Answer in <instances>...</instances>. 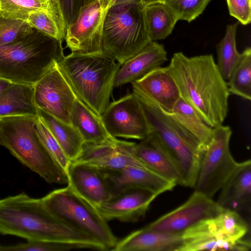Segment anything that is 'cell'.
Wrapping results in <instances>:
<instances>
[{
  "mask_svg": "<svg viewBox=\"0 0 251 251\" xmlns=\"http://www.w3.org/2000/svg\"><path fill=\"white\" fill-rule=\"evenodd\" d=\"M227 84L229 93L251 100V49L247 48L234 67Z\"/></svg>",
  "mask_w": 251,
  "mask_h": 251,
  "instance_id": "f546056e",
  "label": "cell"
},
{
  "mask_svg": "<svg viewBox=\"0 0 251 251\" xmlns=\"http://www.w3.org/2000/svg\"><path fill=\"white\" fill-rule=\"evenodd\" d=\"M93 0H58L67 27L77 17L81 9Z\"/></svg>",
  "mask_w": 251,
  "mask_h": 251,
  "instance_id": "74e56055",
  "label": "cell"
},
{
  "mask_svg": "<svg viewBox=\"0 0 251 251\" xmlns=\"http://www.w3.org/2000/svg\"><path fill=\"white\" fill-rule=\"evenodd\" d=\"M70 120L81 136L84 144H100L114 138L106 131L100 117L77 97L72 108Z\"/></svg>",
  "mask_w": 251,
  "mask_h": 251,
  "instance_id": "603a6c76",
  "label": "cell"
},
{
  "mask_svg": "<svg viewBox=\"0 0 251 251\" xmlns=\"http://www.w3.org/2000/svg\"><path fill=\"white\" fill-rule=\"evenodd\" d=\"M100 119L114 138L142 140L151 132L143 109L133 93L109 102Z\"/></svg>",
  "mask_w": 251,
  "mask_h": 251,
  "instance_id": "8fae6325",
  "label": "cell"
},
{
  "mask_svg": "<svg viewBox=\"0 0 251 251\" xmlns=\"http://www.w3.org/2000/svg\"><path fill=\"white\" fill-rule=\"evenodd\" d=\"M78 249L98 250L91 244L68 241L33 240L26 242L3 246H0V251H66Z\"/></svg>",
  "mask_w": 251,
  "mask_h": 251,
  "instance_id": "d6a6232c",
  "label": "cell"
},
{
  "mask_svg": "<svg viewBox=\"0 0 251 251\" xmlns=\"http://www.w3.org/2000/svg\"><path fill=\"white\" fill-rule=\"evenodd\" d=\"M33 31L26 21L7 19L0 14V46L21 40Z\"/></svg>",
  "mask_w": 251,
  "mask_h": 251,
  "instance_id": "836d02e7",
  "label": "cell"
},
{
  "mask_svg": "<svg viewBox=\"0 0 251 251\" xmlns=\"http://www.w3.org/2000/svg\"><path fill=\"white\" fill-rule=\"evenodd\" d=\"M66 172L67 184L95 206L112 197L109 186L101 169L86 163L72 161Z\"/></svg>",
  "mask_w": 251,
  "mask_h": 251,
  "instance_id": "2e32d148",
  "label": "cell"
},
{
  "mask_svg": "<svg viewBox=\"0 0 251 251\" xmlns=\"http://www.w3.org/2000/svg\"><path fill=\"white\" fill-rule=\"evenodd\" d=\"M229 13L239 23L247 25L251 22V0H226Z\"/></svg>",
  "mask_w": 251,
  "mask_h": 251,
  "instance_id": "8d00e7d4",
  "label": "cell"
},
{
  "mask_svg": "<svg viewBox=\"0 0 251 251\" xmlns=\"http://www.w3.org/2000/svg\"><path fill=\"white\" fill-rule=\"evenodd\" d=\"M216 203L222 209L239 213L250 205L251 200V161L239 163L220 189Z\"/></svg>",
  "mask_w": 251,
  "mask_h": 251,
  "instance_id": "ffe728a7",
  "label": "cell"
},
{
  "mask_svg": "<svg viewBox=\"0 0 251 251\" xmlns=\"http://www.w3.org/2000/svg\"><path fill=\"white\" fill-rule=\"evenodd\" d=\"M142 1L113 5L104 22L103 50L121 65L151 42Z\"/></svg>",
  "mask_w": 251,
  "mask_h": 251,
  "instance_id": "52a82bcc",
  "label": "cell"
},
{
  "mask_svg": "<svg viewBox=\"0 0 251 251\" xmlns=\"http://www.w3.org/2000/svg\"><path fill=\"white\" fill-rule=\"evenodd\" d=\"M223 210L212 198L195 191L182 205L145 227L161 232L182 233L199 222L213 217Z\"/></svg>",
  "mask_w": 251,
  "mask_h": 251,
  "instance_id": "4fadbf2b",
  "label": "cell"
},
{
  "mask_svg": "<svg viewBox=\"0 0 251 251\" xmlns=\"http://www.w3.org/2000/svg\"><path fill=\"white\" fill-rule=\"evenodd\" d=\"M58 65L76 97L100 117L109 103L121 64L109 53L72 52Z\"/></svg>",
  "mask_w": 251,
  "mask_h": 251,
  "instance_id": "3957f363",
  "label": "cell"
},
{
  "mask_svg": "<svg viewBox=\"0 0 251 251\" xmlns=\"http://www.w3.org/2000/svg\"><path fill=\"white\" fill-rule=\"evenodd\" d=\"M38 116L44 124L62 149L71 161L76 159L84 144L83 139L77 130L71 125L38 108Z\"/></svg>",
  "mask_w": 251,
  "mask_h": 251,
  "instance_id": "484cf974",
  "label": "cell"
},
{
  "mask_svg": "<svg viewBox=\"0 0 251 251\" xmlns=\"http://www.w3.org/2000/svg\"><path fill=\"white\" fill-rule=\"evenodd\" d=\"M158 195L148 190L131 188L123 190L96 207L107 222H136L143 218Z\"/></svg>",
  "mask_w": 251,
  "mask_h": 251,
  "instance_id": "9a60e30c",
  "label": "cell"
},
{
  "mask_svg": "<svg viewBox=\"0 0 251 251\" xmlns=\"http://www.w3.org/2000/svg\"><path fill=\"white\" fill-rule=\"evenodd\" d=\"M164 0H142V2L147 5L154 2H163Z\"/></svg>",
  "mask_w": 251,
  "mask_h": 251,
  "instance_id": "60d3db41",
  "label": "cell"
},
{
  "mask_svg": "<svg viewBox=\"0 0 251 251\" xmlns=\"http://www.w3.org/2000/svg\"><path fill=\"white\" fill-rule=\"evenodd\" d=\"M132 153L147 169L176 185H182L180 176L153 133L139 143H133Z\"/></svg>",
  "mask_w": 251,
  "mask_h": 251,
  "instance_id": "44dd1931",
  "label": "cell"
},
{
  "mask_svg": "<svg viewBox=\"0 0 251 251\" xmlns=\"http://www.w3.org/2000/svg\"><path fill=\"white\" fill-rule=\"evenodd\" d=\"M0 46V77L33 85L65 56L62 41L41 33Z\"/></svg>",
  "mask_w": 251,
  "mask_h": 251,
  "instance_id": "277c9868",
  "label": "cell"
},
{
  "mask_svg": "<svg viewBox=\"0 0 251 251\" xmlns=\"http://www.w3.org/2000/svg\"><path fill=\"white\" fill-rule=\"evenodd\" d=\"M180 98L214 128L222 125L228 112L229 92L212 54L188 57L175 53L168 66Z\"/></svg>",
  "mask_w": 251,
  "mask_h": 251,
  "instance_id": "6da1fadb",
  "label": "cell"
},
{
  "mask_svg": "<svg viewBox=\"0 0 251 251\" xmlns=\"http://www.w3.org/2000/svg\"><path fill=\"white\" fill-rule=\"evenodd\" d=\"M36 11L64 17L58 0H0V14L7 19L26 21Z\"/></svg>",
  "mask_w": 251,
  "mask_h": 251,
  "instance_id": "4316f807",
  "label": "cell"
},
{
  "mask_svg": "<svg viewBox=\"0 0 251 251\" xmlns=\"http://www.w3.org/2000/svg\"><path fill=\"white\" fill-rule=\"evenodd\" d=\"M146 17L149 36L153 42L169 36L178 21L173 11L163 2L147 5Z\"/></svg>",
  "mask_w": 251,
  "mask_h": 251,
  "instance_id": "83f0119b",
  "label": "cell"
},
{
  "mask_svg": "<svg viewBox=\"0 0 251 251\" xmlns=\"http://www.w3.org/2000/svg\"><path fill=\"white\" fill-rule=\"evenodd\" d=\"M131 84L132 89L168 112L172 111L180 98L177 86L168 66L156 68Z\"/></svg>",
  "mask_w": 251,
  "mask_h": 251,
  "instance_id": "ac0fdd59",
  "label": "cell"
},
{
  "mask_svg": "<svg viewBox=\"0 0 251 251\" xmlns=\"http://www.w3.org/2000/svg\"><path fill=\"white\" fill-rule=\"evenodd\" d=\"M231 134L228 126L213 128L212 139L202 153L195 191L212 198L237 167L239 163L229 150Z\"/></svg>",
  "mask_w": 251,
  "mask_h": 251,
  "instance_id": "9c48e42d",
  "label": "cell"
},
{
  "mask_svg": "<svg viewBox=\"0 0 251 251\" xmlns=\"http://www.w3.org/2000/svg\"><path fill=\"white\" fill-rule=\"evenodd\" d=\"M101 170L107 181L112 197L131 188L148 190L159 195L176 186L144 168L130 166L118 170Z\"/></svg>",
  "mask_w": 251,
  "mask_h": 251,
  "instance_id": "e0dca14e",
  "label": "cell"
},
{
  "mask_svg": "<svg viewBox=\"0 0 251 251\" xmlns=\"http://www.w3.org/2000/svg\"></svg>",
  "mask_w": 251,
  "mask_h": 251,
  "instance_id": "b9f144b4",
  "label": "cell"
},
{
  "mask_svg": "<svg viewBox=\"0 0 251 251\" xmlns=\"http://www.w3.org/2000/svg\"><path fill=\"white\" fill-rule=\"evenodd\" d=\"M182 242V233L158 231L144 227L117 241L111 251H178Z\"/></svg>",
  "mask_w": 251,
  "mask_h": 251,
  "instance_id": "7402d4cb",
  "label": "cell"
},
{
  "mask_svg": "<svg viewBox=\"0 0 251 251\" xmlns=\"http://www.w3.org/2000/svg\"><path fill=\"white\" fill-rule=\"evenodd\" d=\"M211 0H165V3L175 13L178 20L188 23L199 17Z\"/></svg>",
  "mask_w": 251,
  "mask_h": 251,
  "instance_id": "e575fe53",
  "label": "cell"
},
{
  "mask_svg": "<svg viewBox=\"0 0 251 251\" xmlns=\"http://www.w3.org/2000/svg\"><path fill=\"white\" fill-rule=\"evenodd\" d=\"M38 108L71 125L70 114L76 95L58 63L33 85Z\"/></svg>",
  "mask_w": 251,
  "mask_h": 251,
  "instance_id": "7c38bea8",
  "label": "cell"
},
{
  "mask_svg": "<svg viewBox=\"0 0 251 251\" xmlns=\"http://www.w3.org/2000/svg\"><path fill=\"white\" fill-rule=\"evenodd\" d=\"M166 112L176 123L196 140L204 151L212 139L213 128L208 126L195 110L181 98L176 102L172 111Z\"/></svg>",
  "mask_w": 251,
  "mask_h": 251,
  "instance_id": "cb8c5ba5",
  "label": "cell"
},
{
  "mask_svg": "<svg viewBox=\"0 0 251 251\" xmlns=\"http://www.w3.org/2000/svg\"><path fill=\"white\" fill-rule=\"evenodd\" d=\"M36 129L40 139L48 151L66 171L72 161L67 156L57 141L39 118L36 123Z\"/></svg>",
  "mask_w": 251,
  "mask_h": 251,
  "instance_id": "d590c367",
  "label": "cell"
},
{
  "mask_svg": "<svg viewBox=\"0 0 251 251\" xmlns=\"http://www.w3.org/2000/svg\"><path fill=\"white\" fill-rule=\"evenodd\" d=\"M161 148L177 170L182 186L194 188L203 151L199 144L157 103L132 89Z\"/></svg>",
  "mask_w": 251,
  "mask_h": 251,
  "instance_id": "8992f818",
  "label": "cell"
},
{
  "mask_svg": "<svg viewBox=\"0 0 251 251\" xmlns=\"http://www.w3.org/2000/svg\"><path fill=\"white\" fill-rule=\"evenodd\" d=\"M214 231L223 240L237 242L244 237L249 231L247 223L235 211L223 209L211 218Z\"/></svg>",
  "mask_w": 251,
  "mask_h": 251,
  "instance_id": "f1b7e54d",
  "label": "cell"
},
{
  "mask_svg": "<svg viewBox=\"0 0 251 251\" xmlns=\"http://www.w3.org/2000/svg\"><path fill=\"white\" fill-rule=\"evenodd\" d=\"M26 21L31 27L42 33L62 42L65 40L67 25L63 17L36 11L29 13Z\"/></svg>",
  "mask_w": 251,
  "mask_h": 251,
  "instance_id": "1f68e13d",
  "label": "cell"
},
{
  "mask_svg": "<svg viewBox=\"0 0 251 251\" xmlns=\"http://www.w3.org/2000/svg\"><path fill=\"white\" fill-rule=\"evenodd\" d=\"M13 83L9 80L0 77V94Z\"/></svg>",
  "mask_w": 251,
  "mask_h": 251,
  "instance_id": "f35d334b",
  "label": "cell"
},
{
  "mask_svg": "<svg viewBox=\"0 0 251 251\" xmlns=\"http://www.w3.org/2000/svg\"><path fill=\"white\" fill-rule=\"evenodd\" d=\"M133 143L114 138L100 144H84L80 153L73 161L100 169L118 170L130 166L147 169L132 154Z\"/></svg>",
  "mask_w": 251,
  "mask_h": 251,
  "instance_id": "5bb4252c",
  "label": "cell"
},
{
  "mask_svg": "<svg viewBox=\"0 0 251 251\" xmlns=\"http://www.w3.org/2000/svg\"><path fill=\"white\" fill-rule=\"evenodd\" d=\"M139 1H142V0H114V2H113V5L131 3V2H139Z\"/></svg>",
  "mask_w": 251,
  "mask_h": 251,
  "instance_id": "ab89813d",
  "label": "cell"
},
{
  "mask_svg": "<svg viewBox=\"0 0 251 251\" xmlns=\"http://www.w3.org/2000/svg\"><path fill=\"white\" fill-rule=\"evenodd\" d=\"M0 233L27 240L84 243L95 246L99 251H105L95 240L51 214L41 198H34L24 192L0 199Z\"/></svg>",
  "mask_w": 251,
  "mask_h": 251,
  "instance_id": "7a4b0ae2",
  "label": "cell"
},
{
  "mask_svg": "<svg viewBox=\"0 0 251 251\" xmlns=\"http://www.w3.org/2000/svg\"><path fill=\"white\" fill-rule=\"evenodd\" d=\"M167 55L163 44L151 41L121 65L115 75L114 87L131 83L151 71L161 67L167 60Z\"/></svg>",
  "mask_w": 251,
  "mask_h": 251,
  "instance_id": "d6986e66",
  "label": "cell"
},
{
  "mask_svg": "<svg viewBox=\"0 0 251 251\" xmlns=\"http://www.w3.org/2000/svg\"><path fill=\"white\" fill-rule=\"evenodd\" d=\"M239 22L227 26L226 34L217 46V66L226 81H227L241 53L236 48V33Z\"/></svg>",
  "mask_w": 251,
  "mask_h": 251,
  "instance_id": "4dcf8cb0",
  "label": "cell"
},
{
  "mask_svg": "<svg viewBox=\"0 0 251 251\" xmlns=\"http://www.w3.org/2000/svg\"><path fill=\"white\" fill-rule=\"evenodd\" d=\"M114 0H93L81 9L67 28L66 47L72 52L95 53L103 51L102 33L106 15Z\"/></svg>",
  "mask_w": 251,
  "mask_h": 251,
  "instance_id": "30bf717a",
  "label": "cell"
},
{
  "mask_svg": "<svg viewBox=\"0 0 251 251\" xmlns=\"http://www.w3.org/2000/svg\"><path fill=\"white\" fill-rule=\"evenodd\" d=\"M38 116L0 118V145L50 183L68 184L67 172L52 157L36 129Z\"/></svg>",
  "mask_w": 251,
  "mask_h": 251,
  "instance_id": "5b68a950",
  "label": "cell"
},
{
  "mask_svg": "<svg viewBox=\"0 0 251 251\" xmlns=\"http://www.w3.org/2000/svg\"><path fill=\"white\" fill-rule=\"evenodd\" d=\"M41 200L53 216L95 240L105 251L111 250L115 246L118 241L108 222L96 206L78 195L69 185L50 192Z\"/></svg>",
  "mask_w": 251,
  "mask_h": 251,
  "instance_id": "ba28073f",
  "label": "cell"
},
{
  "mask_svg": "<svg viewBox=\"0 0 251 251\" xmlns=\"http://www.w3.org/2000/svg\"><path fill=\"white\" fill-rule=\"evenodd\" d=\"M38 116L33 85L13 83L0 94V118Z\"/></svg>",
  "mask_w": 251,
  "mask_h": 251,
  "instance_id": "d4e9b609",
  "label": "cell"
}]
</instances>
